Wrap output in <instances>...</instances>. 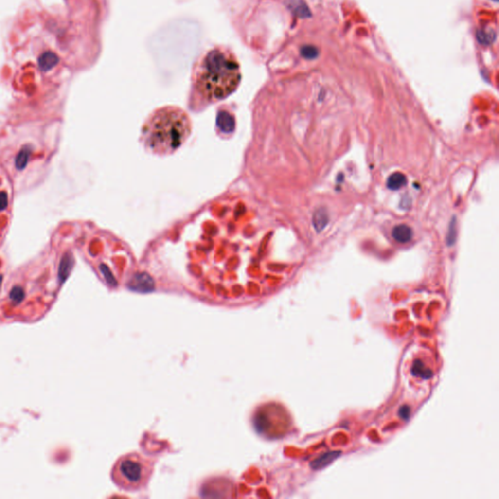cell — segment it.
Masks as SVG:
<instances>
[{
    "label": "cell",
    "mask_w": 499,
    "mask_h": 499,
    "mask_svg": "<svg viewBox=\"0 0 499 499\" xmlns=\"http://www.w3.org/2000/svg\"><path fill=\"white\" fill-rule=\"evenodd\" d=\"M302 54L304 58L308 60H313L318 58L319 56V50L315 46H304L302 49Z\"/></svg>",
    "instance_id": "cell-15"
},
{
    "label": "cell",
    "mask_w": 499,
    "mask_h": 499,
    "mask_svg": "<svg viewBox=\"0 0 499 499\" xmlns=\"http://www.w3.org/2000/svg\"><path fill=\"white\" fill-rule=\"evenodd\" d=\"M31 154H32V147L30 145H26V146L22 147V149L19 151V153L17 154V156L15 158V167L17 170L22 171L27 167L30 157H31Z\"/></svg>",
    "instance_id": "cell-9"
},
{
    "label": "cell",
    "mask_w": 499,
    "mask_h": 499,
    "mask_svg": "<svg viewBox=\"0 0 499 499\" xmlns=\"http://www.w3.org/2000/svg\"><path fill=\"white\" fill-rule=\"evenodd\" d=\"M392 236L398 243L405 244L411 240L412 229L407 224H404V223L398 224L393 228Z\"/></svg>",
    "instance_id": "cell-8"
},
{
    "label": "cell",
    "mask_w": 499,
    "mask_h": 499,
    "mask_svg": "<svg viewBox=\"0 0 499 499\" xmlns=\"http://www.w3.org/2000/svg\"><path fill=\"white\" fill-rule=\"evenodd\" d=\"M1 281H2V276H0V287H1Z\"/></svg>",
    "instance_id": "cell-19"
},
{
    "label": "cell",
    "mask_w": 499,
    "mask_h": 499,
    "mask_svg": "<svg viewBox=\"0 0 499 499\" xmlns=\"http://www.w3.org/2000/svg\"><path fill=\"white\" fill-rule=\"evenodd\" d=\"M399 415H400V417L402 419L408 420L410 418V408L408 407V406H403L399 410Z\"/></svg>",
    "instance_id": "cell-18"
},
{
    "label": "cell",
    "mask_w": 499,
    "mask_h": 499,
    "mask_svg": "<svg viewBox=\"0 0 499 499\" xmlns=\"http://www.w3.org/2000/svg\"><path fill=\"white\" fill-rule=\"evenodd\" d=\"M59 61L60 59L56 53L51 51L44 52L38 58V67L42 71H49L58 65Z\"/></svg>",
    "instance_id": "cell-7"
},
{
    "label": "cell",
    "mask_w": 499,
    "mask_h": 499,
    "mask_svg": "<svg viewBox=\"0 0 499 499\" xmlns=\"http://www.w3.org/2000/svg\"><path fill=\"white\" fill-rule=\"evenodd\" d=\"M189 118L179 108L164 107L154 112L143 130V139L148 149L158 154L177 150L189 137Z\"/></svg>",
    "instance_id": "cell-2"
},
{
    "label": "cell",
    "mask_w": 499,
    "mask_h": 499,
    "mask_svg": "<svg viewBox=\"0 0 499 499\" xmlns=\"http://www.w3.org/2000/svg\"><path fill=\"white\" fill-rule=\"evenodd\" d=\"M25 297V294H24V290L17 286V287H14L10 293V298L14 301V302H21L23 301Z\"/></svg>",
    "instance_id": "cell-16"
},
{
    "label": "cell",
    "mask_w": 499,
    "mask_h": 499,
    "mask_svg": "<svg viewBox=\"0 0 499 499\" xmlns=\"http://www.w3.org/2000/svg\"><path fill=\"white\" fill-rule=\"evenodd\" d=\"M407 182L406 176L402 173H394L387 179V187L390 190H399Z\"/></svg>",
    "instance_id": "cell-11"
},
{
    "label": "cell",
    "mask_w": 499,
    "mask_h": 499,
    "mask_svg": "<svg viewBox=\"0 0 499 499\" xmlns=\"http://www.w3.org/2000/svg\"><path fill=\"white\" fill-rule=\"evenodd\" d=\"M411 374L414 376L421 377L422 379H429L433 375V372L430 369L425 368L424 364L420 360H415L411 368Z\"/></svg>",
    "instance_id": "cell-10"
},
{
    "label": "cell",
    "mask_w": 499,
    "mask_h": 499,
    "mask_svg": "<svg viewBox=\"0 0 499 499\" xmlns=\"http://www.w3.org/2000/svg\"><path fill=\"white\" fill-rule=\"evenodd\" d=\"M241 80L240 65L235 56L223 48L205 54L194 71V86L210 102L228 97Z\"/></svg>",
    "instance_id": "cell-1"
},
{
    "label": "cell",
    "mask_w": 499,
    "mask_h": 499,
    "mask_svg": "<svg viewBox=\"0 0 499 499\" xmlns=\"http://www.w3.org/2000/svg\"><path fill=\"white\" fill-rule=\"evenodd\" d=\"M130 288L138 292H149L153 289V281L146 274L136 275L130 284Z\"/></svg>",
    "instance_id": "cell-5"
},
{
    "label": "cell",
    "mask_w": 499,
    "mask_h": 499,
    "mask_svg": "<svg viewBox=\"0 0 499 499\" xmlns=\"http://www.w3.org/2000/svg\"><path fill=\"white\" fill-rule=\"evenodd\" d=\"M8 206V196L5 191H0V212L4 211Z\"/></svg>",
    "instance_id": "cell-17"
},
{
    "label": "cell",
    "mask_w": 499,
    "mask_h": 499,
    "mask_svg": "<svg viewBox=\"0 0 499 499\" xmlns=\"http://www.w3.org/2000/svg\"><path fill=\"white\" fill-rule=\"evenodd\" d=\"M329 222V215L326 210L319 209L313 215V224L317 231H322Z\"/></svg>",
    "instance_id": "cell-13"
},
{
    "label": "cell",
    "mask_w": 499,
    "mask_h": 499,
    "mask_svg": "<svg viewBox=\"0 0 499 499\" xmlns=\"http://www.w3.org/2000/svg\"><path fill=\"white\" fill-rule=\"evenodd\" d=\"M477 37L481 44L488 45L495 39V34L492 31L488 33L485 31H479L477 34Z\"/></svg>",
    "instance_id": "cell-14"
},
{
    "label": "cell",
    "mask_w": 499,
    "mask_h": 499,
    "mask_svg": "<svg viewBox=\"0 0 499 499\" xmlns=\"http://www.w3.org/2000/svg\"><path fill=\"white\" fill-rule=\"evenodd\" d=\"M154 470L152 459L139 452H131L118 458L112 467L114 483L126 491H139L149 482Z\"/></svg>",
    "instance_id": "cell-3"
},
{
    "label": "cell",
    "mask_w": 499,
    "mask_h": 499,
    "mask_svg": "<svg viewBox=\"0 0 499 499\" xmlns=\"http://www.w3.org/2000/svg\"><path fill=\"white\" fill-rule=\"evenodd\" d=\"M217 126L223 133H230L235 126L234 119L227 112H221L217 117Z\"/></svg>",
    "instance_id": "cell-12"
},
{
    "label": "cell",
    "mask_w": 499,
    "mask_h": 499,
    "mask_svg": "<svg viewBox=\"0 0 499 499\" xmlns=\"http://www.w3.org/2000/svg\"><path fill=\"white\" fill-rule=\"evenodd\" d=\"M341 455V451H330L326 452L319 457H317L315 460H313L310 463V466L313 470H321L324 469L326 466L333 463L337 458H339Z\"/></svg>",
    "instance_id": "cell-6"
},
{
    "label": "cell",
    "mask_w": 499,
    "mask_h": 499,
    "mask_svg": "<svg viewBox=\"0 0 499 499\" xmlns=\"http://www.w3.org/2000/svg\"><path fill=\"white\" fill-rule=\"evenodd\" d=\"M74 266V258L71 253H66L63 255L59 267V279L61 282H65L69 277Z\"/></svg>",
    "instance_id": "cell-4"
}]
</instances>
